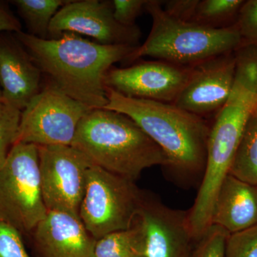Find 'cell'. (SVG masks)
<instances>
[{"label":"cell","mask_w":257,"mask_h":257,"mask_svg":"<svg viewBox=\"0 0 257 257\" xmlns=\"http://www.w3.org/2000/svg\"><path fill=\"white\" fill-rule=\"evenodd\" d=\"M94 257H147L145 236L140 225L135 221L130 229L96 240Z\"/></svg>","instance_id":"ac0fdd59"},{"label":"cell","mask_w":257,"mask_h":257,"mask_svg":"<svg viewBox=\"0 0 257 257\" xmlns=\"http://www.w3.org/2000/svg\"><path fill=\"white\" fill-rule=\"evenodd\" d=\"M15 35L48 81L92 109L107 104L106 72L115 63L126 61L138 47L101 45L71 32L46 40L23 31Z\"/></svg>","instance_id":"7a4b0ae2"},{"label":"cell","mask_w":257,"mask_h":257,"mask_svg":"<svg viewBox=\"0 0 257 257\" xmlns=\"http://www.w3.org/2000/svg\"><path fill=\"white\" fill-rule=\"evenodd\" d=\"M66 32L92 37L104 45L139 47L141 31L137 25L125 27L115 20L111 1H69L52 20L49 39Z\"/></svg>","instance_id":"30bf717a"},{"label":"cell","mask_w":257,"mask_h":257,"mask_svg":"<svg viewBox=\"0 0 257 257\" xmlns=\"http://www.w3.org/2000/svg\"><path fill=\"white\" fill-rule=\"evenodd\" d=\"M47 210L42 196L38 147L15 144L0 170V221L32 234Z\"/></svg>","instance_id":"8992f818"},{"label":"cell","mask_w":257,"mask_h":257,"mask_svg":"<svg viewBox=\"0 0 257 257\" xmlns=\"http://www.w3.org/2000/svg\"><path fill=\"white\" fill-rule=\"evenodd\" d=\"M67 0H14L20 16L28 28V33L40 39H49V29L59 10Z\"/></svg>","instance_id":"d6986e66"},{"label":"cell","mask_w":257,"mask_h":257,"mask_svg":"<svg viewBox=\"0 0 257 257\" xmlns=\"http://www.w3.org/2000/svg\"><path fill=\"white\" fill-rule=\"evenodd\" d=\"M229 174L257 186V107L248 116L243 128Z\"/></svg>","instance_id":"e0dca14e"},{"label":"cell","mask_w":257,"mask_h":257,"mask_svg":"<svg viewBox=\"0 0 257 257\" xmlns=\"http://www.w3.org/2000/svg\"><path fill=\"white\" fill-rule=\"evenodd\" d=\"M22 31V24L9 5L5 2L0 1V33Z\"/></svg>","instance_id":"f1b7e54d"},{"label":"cell","mask_w":257,"mask_h":257,"mask_svg":"<svg viewBox=\"0 0 257 257\" xmlns=\"http://www.w3.org/2000/svg\"><path fill=\"white\" fill-rule=\"evenodd\" d=\"M235 76L231 92L257 98V48L241 44L234 52Z\"/></svg>","instance_id":"44dd1931"},{"label":"cell","mask_w":257,"mask_h":257,"mask_svg":"<svg viewBox=\"0 0 257 257\" xmlns=\"http://www.w3.org/2000/svg\"><path fill=\"white\" fill-rule=\"evenodd\" d=\"M3 102V92H2L1 89H0V104Z\"/></svg>","instance_id":"f546056e"},{"label":"cell","mask_w":257,"mask_h":257,"mask_svg":"<svg viewBox=\"0 0 257 257\" xmlns=\"http://www.w3.org/2000/svg\"><path fill=\"white\" fill-rule=\"evenodd\" d=\"M21 233L0 221V257H32L29 254Z\"/></svg>","instance_id":"484cf974"},{"label":"cell","mask_w":257,"mask_h":257,"mask_svg":"<svg viewBox=\"0 0 257 257\" xmlns=\"http://www.w3.org/2000/svg\"><path fill=\"white\" fill-rule=\"evenodd\" d=\"M143 197L135 181L92 165L87 172L79 219L94 239H101L132 227Z\"/></svg>","instance_id":"52a82bcc"},{"label":"cell","mask_w":257,"mask_h":257,"mask_svg":"<svg viewBox=\"0 0 257 257\" xmlns=\"http://www.w3.org/2000/svg\"><path fill=\"white\" fill-rule=\"evenodd\" d=\"M72 146L94 165L135 182L146 169L167 163L160 147L133 119L104 108L83 117Z\"/></svg>","instance_id":"3957f363"},{"label":"cell","mask_w":257,"mask_h":257,"mask_svg":"<svg viewBox=\"0 0 257 257\" xmlns=\"http://www.w3.org/2000/svg\"><path fill=\"white\" fill-rule=\"evenodd\" d=\"M21 112L4 102L0 104V170L16 141Z\"/></svg>","instance_id":"7402d4cb"},{"label":"cell","mask_w":257,"mask_h":257,"mask_svg":"<svg viewBox=\"0 0 257 257\" xmlns=\"http://www.w3.org/2000/svg\"><path fill=\"white\" fill-rule=\"evenodd\" d=\"M243 0H198L192 23L211 28H226L225 24L239 15Z\"/></svg>","instance_id":"ffe728a7"},{"label":"cell","mask_w":257,"mask_h":257,"mask_svg":"<svg viewBox=\"0 0 257 257\" xmlns=\"http://www.w3.org/2000/svg\"><path fill=\"white\" fill-rule=\"evenodd\" d=\"M224 257H257V226L229 234Z\"/></svg>","instance_id":"603a6c76"},{"label":"cell","mask_w":257,"mask_h":257,"mask_svg":"<svg viewBox=\"0 0 257 257\" xmlns=\"http://www.w3.org/2000/svg\"><path fill=\"white\" fill-rule=\"evenodd\" d=\"M242 43L257 48V0H248L243 3L236 22Z\"/></svg>","instance_id":"d4e9b609"},{"label":"cell","mask_w":257,"mask_h":257,"mask_svg":"<svg viewBox=\"0 0 257 257\" xmlns=\"http://www.w3.org/2000/svg\"><path fill=\"white\" fill-rule=\"evenodd\" d=\"M257 107V98L231 92L210 128L205 172L192 208L187 211L193 236L198 241L211 226L218 191L230 167L248 116Z\"/></svg>","instance_id":"5b68a950"},{"label":"cell","mask_w":257,"mask_h":257,"mask_svg":"<svg viewBox=\"0 0 257 257\" xmlns=\"http://www.w3.org/2000/svg\"><path fill=\"white\" fill-rule=\"evenodd\" d=\"M229 234L220 226L211 225L198 241L193 257H224L226 241Z\"/></svg>","instance_id":"cb8c5ba5"},{"label":"cell","mask_w":257,"mask_h":257,"mask_svg":"<svg viewBox=\"0 0 257 257\" xmlns=\"http://www.w3.org/2000/svg\"><path fill=\"white\" fill-rule=\"evenodd\" d=\"M37 147L42 196L47 210L79 218L88 170L94 164L73 146Z\"/></svg>","instance_id":"9c48e42d"},{"label":"cell","mask_w":257,"mask_h":257,"mask_svg":"<svg viewBox=\"0 0 257 257\" xmlns=\"http://www.w3.org/2000/svg\"><path fill=\"white\" fill-rule=\"evenodd\" d=\"M104 109L128 116L165 154L164 173L179 187H199L205 172L211 126L172 103L127 97L106 88Z\"/></svg>","instance_id":"6da1fadb"},{"label":"cell","mask_w":257,"mask_h":257,"mask_svg":"<svg viewBox=\"0 0 257 257\" xmlns=\"http://www.w3.org/2000/svg\"><path fill=\"white\" fill-rule=\"evenodd\" d=\"M198 0H170L164 1L162 5L166 13L173 18L191 22Z\"/></svg>","instance_id":"83f0119b"},{"label":"cell","mask_w":257,"mask_h":257,"mask_svg":"<svg viewBox=\"0 0 257 257\" xmlns=\"http://www.w3.org/2000/svg\"><path fill=\"white\" fill-rule=\"evenodd\" d=\"M147 0H113L115 20L125 27L135 26V21L145 10Z\"/></svg>","instance_id":"4316f807"},{"label":"cell","mask_w":257,"mask_h":257,"mask_svg":"<svg viewBox=\"0 0 257 257\" xmlns=\"http://www.w3.org/2000/svg\"><path fill=\"white\" fill-rule=\"evenodd\" d=\"M31 234L40 257H94L96 240L68 213L48 211Z\"/></svg>","instance_id":"9a60e30c"},{"label":"cell","mask_w":257,"mask_h":257,"mask_svg":"<svg viewBox=\"0 0 257 257\" xmlns=\"http://www.w3.org/2000/svg\"><path fill=\"white\" fill-rule=\"evenodd\" d=\"M192 67L151 61L112 67L104 78L105 88L127 97L173 103L190 77Z\"/></svg>","instance_id":"8fae6325"},{"label":"cell","mask_w":257,"mask_h":257,"mask_svg":"<svg viewBox=\"0 0 257 257\" xmlns=\"http://www.w3.org/2000/svg\"><path fill=\"white\" fill-rule=\"evenodd\" d=\"M145 10L152 17L151 31L126 62L152 57L177 65L194 66L234 52L242 44L236 24L211 28L183 21L166 13L162 1L157 0H147Z\"/></svg>","instance_id":"277c9868"},{"label":"cell","mask_w":257,"mask_h":257,"mask_svg":"<svg viewBox=\"0 0 257 257\" xmlns=\"http://www.w3.org/2000/svg\"><path fill=\"white\" fill-rule=\"evenodd\" d=\"M145 236L147 257H193V236L187 211L167 207L160 198L144 192L137 215Z\"/></svg>","instance_id":"7c38bea8"},{"label":"cell","mask_w":257,"mask_h":257,"mask_svg":"<svg viewBox=\"0 0 257 257\" xmlns=\"http://www.w3.org/2000/svg\"><path fill=\"white\" fill-rule=\"evenodd\" d=\"M234 52L192 66L190 77L172 104L202 116L219 111L234 85Z\"/></svg>","instance_id":"4fadbf2b"},{"label":"cell","mask_w":257,"mask_h":257,"mask_svg":"<svg viewBox=\"0 0 257 257\" xmlns=\"http://www.w3.org/2000/svg\"><path fill=\"white\" fill-rule=\"evenodd\" d=\"M42 72L13 32L0 33L3 102L23 111L41 90Z\"/></svg>","instance_id":"5bb4252c"},{"label":"cell","mask_w":257,"mask_h":257,"mask_svg":"<svg viewBox=\"0 0 257 257\" xmlns=\"http://www.w3.org/2000/svg\"><path fill=\"white\" fill-rule=\"evenodd\" d=\"M211 225L230 234L257 226V186L226 176L216 195Z\"/></svg>","instance_id":"2e32d148"},{"label":"cell","mask_w":257,"mask_h":257,"mask_svg":"<svg viewBox=\"0 0 257 257\" xmlns=\"http://www.w3.org/2000/svg\"><path fill=\"white\" fill-rule=\"evenodd\" d=\"M92 109L48 81L22 111L15 144L72 146L81 120Z\"/></svg>","instance_id":"ba28073f"}]
</instances>
